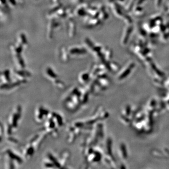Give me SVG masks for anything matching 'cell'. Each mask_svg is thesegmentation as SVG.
Instances as JSON below:
<instances>
[{"mask_svg": "<svg viewBox=\"0 0 169 169\" xmlns=\"http://www.w3.org/2000/svg\"><path fill=\"white\" fill-rule=\"evenodd\" d=\"M46 72H47L48 76H49L51 78L55 79V80L57 79L58 76L55 74L54 71L51 68H48V69L46 70Z\"/></svg>", "mask_w": 169, "mask_h": 169, "instance_id": "30bf717a", "label": "cell"}, {"mask_svg": "<svg viewBox=\"0 0 169 169\" xmlns=\"http://www.w3.org/2000/svg\"><path fill=\"white\" fill-rule=\"evenodd\" d=\"M6 154L8 156V157L12 160L17 161L19 164H21L22 162V160L18 156L15 154L14 153L11 151L10 149L6 150Z\"/></svg>", "mask_w": 169, "mask_h": 169, "instance_id": "3957f363", "label": "cell"}, {"mask_svg": "<svg viewBox=\"0 0 169 169\" xmlns=\"http://www.w3.org/2000/svg\"><path fill=\"white\" fill-rule=\"evenodd\" d=\"M90 75L89 73H84L81 75L80 79V81L82 83H85L87 82L88 80L89 79Z\"/></svg>", "mask_w": 169, "mask_h": 169, "instance_id": "9c48e42d", "label": "cell"}, {"mask_svg": "<svg viewBox=\"0 0 169 169\" xmlns=\"http://www.w3.org/2000/svg\"><path fill=\"white\" fill-rule=\"evenodd\" d=\"M34 148L35 147L30 143L29 145L26 147V148L24 149V155L27 156H32L33 155L34 153Z\"/></svg>", "mask_w": 169, "mask_h": 169, "instance_id": "5b68a950", "label": "cell"}, {"mask_svg": "<svg viewBox=\"0 0 169 169\" xmlns=\"http://www.w3.org/2000/svg\"><path fill=\"white\" fill-rule=\"evenodd\" d=\"M52 116L53 117L54 119L55 120L56 125L58 126L61 127L63 125V120L61 115L57 113L53 112L52 113Z\"/></svg>", "mask_w": 169, "mask_h": 169, "instance_id": "277c9868", "label": "cell"}, {"mask_svg": "<svg viewBox=\"0 0 169 169\" xmlns=\"http://www.w3.org/2000/svg\"><path fill=\"white\" fill-rule=\"evenodd\" d=\"M48 158L49 159L50 161L53 163L55 165V167L57 168H62V166H61V163L59 162L58 161L56 160V158L50 153H49L48 155Z\"/></svg>", "mask_w": 169, "mask_h": 169, "instance_id": "8992f818", "label": "cell"}, {"mask_svg": "<svg viewBox=\"0 0 169 169\" xmlns=\"http://www.w3.org/2000/svg\"><path fill=\"white\" fill-rule=\"evenodd\" d=\"M8 140L11 142L14 143H18V140L15 139L13 137H10L8 138Z\"/></svg>", "mask_w": 169, "mask_h": 169, "instance_id": "4fadbf2b", "label": "cell"}, {"mask_svg": "<svg viewBox=\"0 0 169 169\" xmlns=\"http://www.w3.org/2000/svg\"><path fill=\"white\" fill-rule=\"evenodd\" d=\"M21 112L22 108L21 106L18 105L17 107L16 111L12 114L11 117V123L10 124L12 125L13 128H15L18 126V121L21 116Z\"/></svg>", "mask_w": 169, "mask_h": 169, "instance_id": "6da1fadb", "label": "cell"}, {"mask_svg": "<svg viewBox=\"0 0 169 169\" xmlns=\"http://www.w3.org/2000/svg\"><path fill=\"white\" fill-rule=\"evenodd\" d=\"M69 156H70V153L68 152H64V153L62 155L60 162L61 166H62V168H63V166H65L67 161L68 160L69 157Z\"/></svg>", "mask_w": 169, "mask_h": 169, "instance_id": "52a82bcc", "label": "cell"}, {"mask_svg": "<svg viewBox=\"0 0 169 169\" xmlns=\"http://www.w3.org/2000/svg\"><path fill=\"white\" fill-rule=\"evenodd\" d=\"M44 166L46 168H53V167H55V165L51 162H45L44 164Z\"/></svg>", "mask_w": 169, "mask_h": 169, "instance_id": "7c38bea8", "label": "cell"}, {"mask_svg": "<svg viewBox=\"0 0 169 169\" xmlns=\"http://www.w3.org/2000/svg\"><path fill=\"white\" fill-rule=\"evenodd\" d=\"M1 76L4 77V80L6 82L5 83H10L11 82L10 76V71L9 70L5 71Z\"/></svg>", "mask_w": 169, "mask_h": 169, "instance_id": "ba28073f", "label": "cell"}, {"mask_svg": "<svg viewBox=\"0 0 169 169\" xmlns=\"http://www.w3.org/2000/svg\"><path fill=\"white\" fill-rule=\"evenodd\" d=\"M49 114V111L47 109H44L43 107L41 106L39 108L37 113L36 120L38 122H41L45 117H47Z\"/></svg>", "mask_w": 169, "mask_h": 169, "instance_id": "7a4b0ae2", "label": "cell"}, {"mask_svg": "<svg viewBox=\"0 0 169 169\" xmlns=\"http://www.w3.org/2000/svg\"><path fill=\"white\" fill-rule=\"evenodd\" d=\"M54 83L59 88H63L64 86V83L60 80H58V79L55 80L54 81Z\"/></svg>", "mask_w": 169, "mask_h": 169, "instance_id": "8fae6325", "label": "cell"}]
</instances>
